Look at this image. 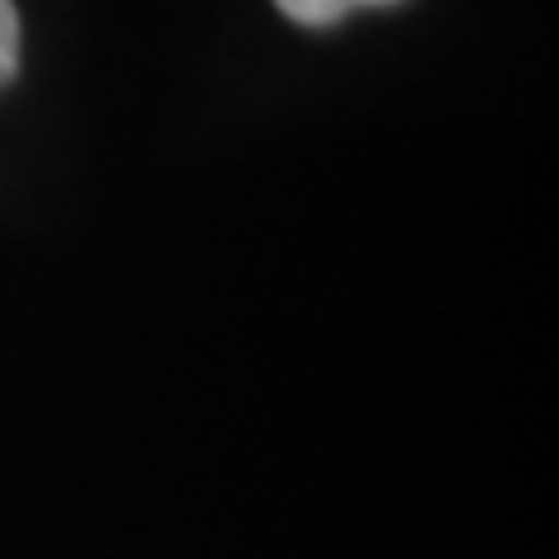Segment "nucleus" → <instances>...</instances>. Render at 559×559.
I'll use <instances>...</instances> for the list:
<instances>
[{"label":"nucleus","mask_w":559,"mask_h":559,"mask_svg":"<svg viewBox=\"0 0 559 559\" xmlns=\"http://www.w3.org/2000/svg\"><path fill=\"white\" fill-rule=\"evenodd\" d=\"M373 5H396V0H275V10L304 28H326V24L345 20V14L373 10Z\"/></svg>","instance_id":"obj_1"},{"label":"nucleus","mask_w":559,"mask_h":559,"mask_svg":"<svg viewBox=\"0 0 559 559\" xmlns=\"http://www.w3.org/2000/svg\"><path fill=\"white\" fill-rule=\"evenodd\" d=\"M14 70H20V10L0 0V90L14 80Z\"/></svg>","instance_id":"obj_2"}]
</instances>
